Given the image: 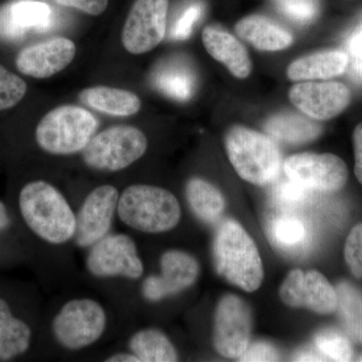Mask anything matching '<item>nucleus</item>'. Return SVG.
<instances>
[{
    "instance_id": "nucleus-1",
    "label": "nucleus",
    "mask_w": 362,
    "mask_h": 362,
    "mask_svg": "<svg viewBox=\"0 0 362 362\" xmlns=\"http://www.w3.org/2000/svg\"><path fill=\"white\" fill-rule=\"evenodd\" d=\"M21 216L40 240L51 245H64L74 239L77 218L65 195L45 180L26 183L18 197Z\"/></svg>"
},
{
    "instance_id": "nucleus-2",
    "label": "nucleus",
    "mask_w": 362,
    "mask_h": 362,
    "mask_svg": "<svg viewBox=\"0 0 362 362\" xmlns=\"http://www.w3.org/2000/svg\"><path fill=\"white\" fill-rule=\"evenodd\" d=\"M214 263L218 274L246 292L259 289L264 267L258 247L238 221H226L214 242Z\"/></svg>"
},
{
    "instance_id": "nucleus-3",
    "label": "nucleus",
    "mask_w": 362,
    "mask_h": 362,
    "mask_svg": "<svg viewBox=\"0 0 362 362\" xmlns=\"http://www.w3.org/2000/svg\"><path fill=\"white\" fill-rule=\"evenodd\" d=\"M117 214L124 225L136 232L161 233L177 226L181 207L175 195L165 188L132 185L121 192Z\"/></svg>"
},
{
    "instance_id": "nucleus-4",
    "label": "nucleus",
    "mask_w": 362,
    "mask_h": 362,
    "mask_svg": "<svg viewBox=\"0 0 362 362\" xmlns=\"http://www.w3.org/2000/svg\"><path fill=\"white\" fill-rule=\"evenodd\" d=\"M225 145L228 159L242 180L264 185L278 177L282 157L270 136L235 125L226 133Z\"/></svg>"
},
{
    "instance_id": "nucleus-5",
    "label": "nucleus",
    "mask_w": 362,
    "mask_h": 362,
    "mask_svg": "<svg viewBox=\"0 0 362 362\" xmlns=\"http://www.w3.org/2000/svg\"><path fill=\"white\" fill-rule=\"evenodd\" d=\"M98 128L99 121L87 109L63 105L42 117L35 129V140L47 153L71 156L86 148Z\"/></svg>"
},
{
    "instance_id": "nucleus-6",
    "label": "nucleus",
    "mask_w": 362,
    "mask_h": 362,
    "mask_svg": "<svg viewBox=\"0 0 362 362\" xmlns=\"http://www.w3.org/2000/svg\"><path fill=\"white\" fill-rule=\"evenodd\" d=\"M148 139L139 128L117 125L96 133L82 151L83 161L95 170L117 173L139 160Z\"/></svg>"
},
{
    "instance_id": "nucleus-7",
    "label": "nucleus",
    "mask_w": 362,
    "mask_h": 362,
    "mask_svg": "<svg viewBox=\"0 0 362 362\" xmlns=\"http://www.w3.org/2000/svg\"><path fill=\"white\" fill-rule=\"evenodd\" d=\"M107 327L104 307L90 298L70 300L61 307L52 320L56 341L63 349L78 351L95 344Z\"/></svg>"
},
{
    "instance_id": "nucleus-8",
    "label": "nucleus",
    "mask_w": 362,
    "mask_h": 362,
    "mask_svg": "<svg viewBox=\"0 0 362 362\" xmlns=\"http://www.w3.org/2000/svg\"><path fill=\"white\" fill-rule=\"evenodd\" d=\"M86 267L90 275L96 278L137 280L144 273L137 245L126 233H108L90 247Z\"/></svg>"
},
{
    "instance_id": "nucleus-9",
    "label": "nucleus",
    "mask_w": 362,
    "mask_h": 362,
    "mask_svg": "<svg viewBox=\"0 0 362 362\" xmlns=\"http://www.w3.org/2000/svg\"><path fill=\"white\" fill-rule=\"evenodd\" d=\"M168 0H135L124 23L121 40L132 54L151 52L168 28Z\"/></svg>"
},
{
    "instance_id": "nucleus-10",
    "label": "nucleus",
    "mask_w": 362,
    "mask_h": 362,
    "mask_svg": "<svg viewBox=\"0 0 362 362\" xmlns=\"http://www.w3.org/2000/svg\"><path fill=\"white\" fill-rule=\"evenodd\" d=\"M283 169L289 180L318 192H338L349 178L345 162L330 153L295 154L286 159Z\"/></svg>"
},
{
    "instance_id": "nucleus-11",
    "label": "nucleus",
    "mask_w": 362,
    "mask_h": 362,
    "mask_svg": "<svg viewBox=\"0 0 362 362\" xmlns=\"http://www.w3.org/2000/svg\"><path fill=\"white\" fill-rule=\"evenodd\" d=\"M251 330V310L246 302L232 294L221 298L214 315L216 351L228 358H240L250 345Z\"/></svg>"
},
{
    "instance_id": "nucleus-12",
    "label": "nucleus",
    "mask_w": 362,
    "mask_h": 362,
    "mask_svg": "<svg viewBox=\"0 0 362 362\" xmlns=\"http://www.w3.org/2000/svg\"><path fill=\"white\" fill-rule=\"evenodd\" d=\"M119 190L111 185L95 187L76 214L75 239L78 246L90 247L110 233L118 209Z\"/></svg>"
},
{
    "instance_id": "nucleus-13",
    "label": "nucleus",
    "mask_w": 362,
    "mask_h": 362,
    "mask_svg": "<svg viewBox=\"0 0 362 362\" xmlns=\"http://www.w3.org/2000/svg\"><path fill=\"white\" fill-rule=\"evenodd\" d=\"M280 297L293 308L305 307L318 314H330L337 310V289L325 276L314 270L304 273L295 269L290 272L281 286Z\"/></svg>"
},
{
    "instance_id": "nucleus-14",
    "label": "nucleus",
    "mask_w": 362,
    "mask_h": 362,
    "mask_svg": "<svg viewBox=\"0 0 362 362\" xmlns=\"http://www.w3.org/2000/svg\"><path fill=\"white\" fill-rule=\"evenodd\" d=\"M160 274L149 276L142 286V294L150 302H158L180 294L197 282L199 264L194 257L180 250L164 252L160 259Z\"/></svg>"
},
{
    "instance_id": "nucleus-15",
    "label": "nucleus",
    "mask_w": 362,
    "mask_h": 362,
    "mask_svg": "<svg viewBox=\"0 0 362 362\" xmlns=\"http://www.w3.org/2000/svg\"><path fill=\"white\" fill-rule=\"evenodd\" d=\"M290 101L313 120H330L340 115L351 101L349 88L339 82H305L293 86Z\"/></svg>"
},
{
    "instance_id": "nucleus-16",
    "label": "nucleus",
    "mask_w": 362,
    "mask_h": 362,
    "mask_svg": "<svg viewBox=\"0 0 362 362\" xmlns=\"http://www.w3.org/2000/svg\"><path fill=\"white\" fill-rule=\"evenodd\" d=\"M77 47L68 37H57L28 45L16 57V68L35 78H51L65 70L75 59Z\"/></svg>"
},
{
    "instance_id": "nucleus-17",
    "label": "nucleus",
    "mask_w": 362,
    "mask_h": 362,
    "mask_svg": "<svg viewBox=\"0 0 362 362\" xmlns=\"http://www.w3.org/2000/svg\"><path fill=\"white\" fill-rule=\"evenodd\" d=\"M52 23V9L35 0H20L0 11V37L18 40L30 32H44Z\"/></svg>"
},
{
    "instance_id": "nucleus-18",
    "label": "nucleus",
    "mask_w": 362,
    "mask_h": 362,
    "mask_svg": "<svg viewBox=\"0 0 362 362\" xmlns=\"http://www.w3.org/2000/svg\"><path fill=\"white\" fill-rule=\"evenodd\" d=\"M206 52L228 68L235 77L246 78L252 71V62L244 45L220 26L209 25L202 35Z\"/></svg>"
},
{
    "instance_id": "nucleus-19",
    "label": "nucleus",
    "mask_w": 362,
    "mask_h": 362,
    "mask_svg": "<svg viewBox=\"0 0 362 362\" xmlns=\"http://www.w3.org/2000/svg\"><path fill=\"white\" fill-rule=\"evenodd\" d=\"M235 32L240 39L263 52L283 51L294 40L289 30L259 14L242 18L235 25Z\"/></svg>"
},
{
    "instance_id": "nucleus-20",
    "label": "nucleus",
    "mask_w": 362,
    "mask_h": 362,
    "mask_svg": "<svg viewBox=\"0 0 362 362\" xmlns=\"http://www.w3.org/2000/svg\"><path fill=\"white\" fill-rule=\"evenodd\" d=\"M78 99L93 110L113 117L136 115L142 107L135 93L108 86L86 88L78 94Z\"/></svg>"
},
{
    "instance_id": "nucleus-21",
    "label": "nucleus",
    "mask_w": 362,
    "mask_h": 362,
    "mask_svg": "<svg viewBox=\"0 0 362 362\" xmlns=\"http://www.w3.org/2000/svg\"><path fill=\"white\" fill-rule=\"evenodd\" d=\"M349 56L342 51L315 52L293 62L288 66L287 75L290 80H326L342 75L349 66Z\"/></svg>"
},
{
    "instance_id": "nucleus-22",
    "label": "nucleus",
    "mask_w": 362,
    "mask_h": 362,
    "mask_svg": "<svg viewBox=\"0 0 362 362\" xmlns=\"http://www.w3.org/2000/svg\"><path fill=\"white\" fill-rule=\"evenodd\" d=\"M264 128L272 139L292 145L314 141L322 133L318 123L294 112H280L269 117Z\"/></svg>"
},
{
    "instance_id": "nucleus-23",
    "label": "nucleus",
    "mask_w": 362,
    "mask_h": 362,
    "mask_svg": "<svg viewBox=\"0 0 362 362\" xmlns=\"http://www.w3.org/2000/svg\"><path fill=\"white\" fill-rule=\"evenodd\" d=\"M30 341V326L14 317L8 303L0 298V359L8 361L25 354Z\"/></svg>"
},
{
    "instance_id": "nucleus-24",
    "label": "nucleus",
    "mask_w": 362,
    "mask_h": 362,
    "mask_svg": "<svg viewBox=\"0 0 362 362\" xmlns=\"http://www.w3.org/2000/svg\"><path fill=\"white\" fill-rule=\"evenodd\" d=\"M185 195L192 213L204 223H214L225 211L226 202L220 190L202 178H190Z\"/></svg>"
},
{
    "instance_id": "nucleus-25",
    "label": "nucleus",
    "mask_w": 362,
    "mask_h": 362,
    "mask_svg": "<svg viewBox=\"0 0 362 362\" xmlns=\"http://www.w3.org/2000/svg\"><path fill=\"white\" fill-rule=\"evenodd\" d=\"M129 351L137 356L139 362H175L178 354L175 345L160 330L145 328L131 337Z\"/></svg>"
},
{
    "instance_id": "nucleus-26",
    "label": "nucleus",
    "mask_w": 362,
    "mask_h": 362,
    "mask_svg": "<svg viewBox=\"0 0 362 362\" xmlns=\"http://www.w3.org/2000/svg\"><path fill=\"white\" fill-rule=\"evenodd\" d=\"M154 85L166 96L187 101L194 90V75L182 62L171 61L159 66L154 73Z\"/></svg>"
},
{
    "instance_id": "nucleus-27",
    "label": "nucleus",
    "mask_w": 362,
    "mask_h": 362,
    "mask_svg": "<svg viewBox=\"0 0 362 362\" xmlns=\"http://www.w3.org/2000/svg\"><path fill=\"white\" fill-rule=\"evenodd\" d=\"M337 291L340 320L350 337L362 344V291L349 282L340 283Z\"/></svg>"
},
{
    "instance_id": "nucleus-28",
    "label": "nucleus",
    "mask_w": 362,
    "mask_h": 362,
    "mask_svg": "<svg viewBox=\"0 0 362 362\" xmlns=\"http://www.w3.org/2000/svg\"><path fill=\"white\" fill-rule=\"evenodd\" d=\"M271 233L275 245L286 251L297 250L306 242V228L298 218L289 216L278 218L272 225Z\"/></svg>"
},
{
    "instance_id": "nucleus-29",
    "label": "nucleus",
    "mask_w": 362,
    "mask_h": 362,
    "mask_svg": "<svg viewBox=\"0 0 362 362\" xmlns=\"http://www.w3.org/2000/svg\"><path fill=\"white\" fill-rule=\"evenodd\" d=\"M314 343L326 361H350L354 356L349 338L337 330L320 331L314 337Z\"/></svg>"
},
{
    "instance_id": "nucleus-30",
    "label": "nucleus",
    "mask_w": 362,
    "mask_h": 362,
    "mask_svg": "<svg viewBox=\"0 0 362 362\" xmlns=\"http://www.w3.org/2000/svg\"><path fill=\"white\" fill-rule=\"evenodd\" d=\"M26 84L23 78L0 65V111L13 108L25 97Z\"/></svg>"
},
{
    "instance_id": "nucleus-31",
    "label": "nucleus",
    "mask_w": 362,
    "mask_h": 362,
    "mask_svg": "<svg viewBox=\"0 0 362 362\" xmlns=\"http://www.w3.org/2000/svg\"><path fill=\"white\" fill-rule=\"evenodd\" d=\"M278 8L289 20L300 25L311 23L318 13L316 0H280Z\"/></svg>"
},
{
    "instance_id": "nucleus-32",
    "label": "nucleus",
    "mask_w": 362,
    "mask_h": 362,
    "mask_svg": "<svg viewBox=\"0 0 362 362\" xmlns=\"http://www.w3.org/2000/svg\"><path fill=\"white\" fill-rule=\"evenodd\" d=\"M344 259L352 275L362 279V223L350 230L345 242Z\"/></svg>"
},
{
    "instance_id": "nucleus-33",
    "label": "nucleus",
    "mask_w": 362,
    "mask_h": 362,
    "mask_svg": "<svg viewBox=\"0 0 362 362\" xmlns=\"http://www.w3.org/2000/svg\"><path fill=\"white\" fill-rule=\"evenodd\" d=\"M202 13L204 6L201 2H194L188 6L171 28L170 37L180 40L187 39L192 35L195 23L202 18Z\"/></svg>"
},
{
    "instance_id": "nucleus-34",
    "label": "nucleus",
    "mask_w": 362,
    "mask_h": 362,
    "mask_svg": "<svg viewBox=\"0 0 362 362\" xmlns=\"http://www.w3.org/2000/svg\"><path fill=\"white\" fill-rule=\"evenodd\" d=\"M310 189L291 180L282 181L274 188V197L285 204H301L306 201Z\"/></svg>"
},
{
    "instance_id": "nucleus-35",
    "label": "nucleus",
    "mask_w": 362,
    "mask_h": 362,
    "mask_svg": "<svg viewBox=\"0 0 362 362\" xmlns=\"http://www.w3.org/2000/svg\"><path fill=\"white\" fill-rule=\"evenodd\" d=\"M277 349L267 342H256L249 345L246 351L240 357V361H277Z\"/></svg>"
},
{
    "instance_id": "nucleus-36",
    "label": "nucleus",
    "mask_w": 362,
    "mask_h": 362,
    "mask_svg": "<svg viewBox=\"0 0 362 362\" xmlns=\"http://www.w3.org/2000/svg\"><path fill=\"white\" fill-rule=\"evenodd\" d=\"M62 6L77 9L92 16H99L106 11L109 0H54Z\"/></svg>"
},
{
    "instance_id": "nucleus-37",
    "label": "nucleus",
    "mask_w": 362,
    "mask_h": 362,
    "mask_svg": "<svg viewBox=\"0 0 362 362\" xmlns=\"http://www.w3.org/2000/svg\"><path fill=\"white\" fill-rule=\"evenodd\" d=\"M354 173L362 185V123L356 126L354 132Z\"/></svg>"
},
{
    "instance_id": "nucleus-38",
    "label": "nucleus",
    "mask_w": 362,
    "mask_h": 362,
    "mask_svg": "<svg viewBox=\"0 0 362 362\" xmlns=\"http://www.w3.org/2000/svg\"><path fill=\"white\" fill-rule=\"evenodd\" d=\"M350 54L354 59H358L362 57V25L354 33L349 40Z\"/></svg>"
},
{
    "instance_id": "nucleus-39",
    "label": "nucleus",
    "mask_w": 362,
    "mask_h": 362,
    "mask_svg": "<svg viewBox=\"0 0 362 362\" xmlns=\"http://www.w3.org/2000/svg\"><path fill=\"white\" fill-rule=\"evenodd\" d=\"M295 361H326L322 354H317L312 349L302 350L295 356Z\"/></svg>"
},
{
    "instance_id": "nucleus-40",
    "label": "nucleus",
    "mask_w": 362,
    "mask_h": 362,
    "mask_svg": "<svg viewBox=\"0 0 362 362\" xmlns=\"http://www.w3.org/2000/svg\"><path fill=\"white\" fill-rule=\"evenodd\" d=\"M106 361L108 362H139L137 356H134L132 352H120V354H114L109 357Z\"/></svg>"
},
{
    "instance_id": "nucleus-41",
    "label": "nucleus",
    "mask_w": 362,
    "mask_h": 362,
    "mask_svg": "<svg viewBox=\"0 0 362 362\" xmlns=\"http://www.w3.org/2000/svg\"><path fill=\"white\" fill-rule=\"evenodd\" d=\"M11 223V218H9L8 211H7L6 204L4 202H0V230H4Z\"/></svg>"
},
{
    "instance_id": "nucleus-42",
    "label": "nucleus",
    "mask_w": 362,
    "mask_h": 362,
    "mask_svg": "<svg viewBox=\"0 0 362 362\" xmlns=\"http://www.w3.org/2000/svg\"><path fill=\"white\" fill-rule=\"evenodd\" d=\"M356 66L357 70H358L359 73L362 75V57L361 59H356Z\"/></svg>"
},
{
    "instance_id": "nucleus-43",
    "label": "nucleus",
    "mask_w": 362,
    "mask_h": 362,
    "mask_svg": "<svg viewBox=\"0 0 362 362\" xmlns=\"http://www.w3.org/2000/svg\"><path fill=\"white\" fill-rule=\"evenodd\" d=\"M359 361H362V356L361 357H359V359H358Z\"/></svg>"
}]
</instances>
